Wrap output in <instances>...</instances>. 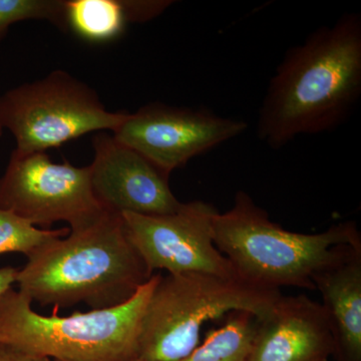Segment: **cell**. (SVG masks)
<instances>
[{"mask_svg": "<svg viewBox=\"0 0 361 361\" xmlns=\"http://www.w3.org/2000/svg\"><path fill=\"white\" fill-rule=\"evenodd\" d=\"M332 338L322 304L306 295H281L256 317L247 361H329Z\"/></svg>", "mask_w": 361, "mask_h": 361, "instance_id": "11", "label": "cell"}, {"mask_svg": "<svg viewBox=\"0 0 361 361\" xmlns=\"http://www.w3.org/2000/svg\"><path fill=\"white\" fill-rule=\"evenodd\" d=\"M247 128L244 121L205 108L154 102L128 114L113 135L170 176L195 157L243 134Z\"/></svg>", "mask_w": 361, "mask_h": 361, "instance_id": "9", "label": "cell"}, {"mask_svg": "<svg viewBox=\"0 0 361 361\" xmlns=\"http://www.w3.org/2000/svg\"><path fill=\"white\" fill-rule=\"evenodd\" d=\"M161 274H154L121 305L68 316L32 310L20 291L0 299V343L58 361H132L139 358L142 315Z\"/></svg>", "mask_w": 361, "mask_h": 361, "instance_id": "4", "label": "cell"}, {"mask_svg": "<svg viewBox=\"0 0 361 361\" xmlns=\"http://www.w3.org/2000/svg\"><path fill=\"white\" fill-rule=\"evenodd\" d=\"M47 20L63 30V0H0V42L11 25Z\"/></svg>", "mask_w": 361, "mask_h": 361, "instance_id": "16", "label": "cell"}, {"mask_svg": "<svg viewBox=\"0 0 361 361\" xmlns=\"http://www.w3.org/2000/svg\"><path fill=\"white\" fill-rule=\"evenodd\" d=\"M213 241L249 283L269 290H314L313 277L337 247L361 245V234L355 221L337 223L316 234L289 231L273 222L250 195L238 191L231 209L216 215Z\"/></svg>", "mask_w": 361, "mask_h": 361, "instance_id": "3", "label": "cell"}, {"mask_svg": "<svg viewBox=\"0 0 361 361\" xmlns=\"http://www.w3.org/2000/svg\"><path fill=\"white\" fill-rule=\"evenodd\" d=\"M0 361H54L49 358L30 355L18 349L0 343Z\"/></svg>", "mask_w": 361, "mask_h": 361, "instance_id": "17", "label": "cell"}, {"mask_svg": "<svg viewBox=\"0 0 361 361\" xmlns=\"http://www.w3.org/2000/svg\"><path fill=\"white\" fill-rule=\"evenodd\" d=\"M54 361H58V360H54ZM132 361H145V360H141V358H135V360H132Z\"/></svg>", "mask_w": 361, "mask_h": 361, "instance_id": "20", "label": "cell"}, {"mask_svg": "<svg viewBox=\"0 0 361 361\" xmlns=\"http://www.w3.org/2000/svg\"><path fill=\"white\" fill-rule=\"evenodd\" d=\"M154 274L132 245L120 214L54 240L18 270V291L32 302L61 307L85 304L90 310L127 302Z\"/></svg>", "mask_w": 361, "mask_h": 361, "instance_id": "2", "label": "cell"}, {"mask_svg": "<svg viewBox=\"0 0 361 361\" xmlns=\"http://www.w3.org/2000/svg\"><path fill=\"white\" fill-rule=\"evenodd\" d=\"M360 96L361 14L345 13L286 51L259 109V140L279 149L299 135L331 132Z\"/></svg>", "mask_w": 361, "mask_h": 361, "instance_id": "1", "label": "cell"}, {"mask_svg": "<svg viewBox=\"0 0 361 361\" xmlns=\"http://www.w3.org/2000/svg\"><path fill=\"white\" fill-rule=\"evenodd\" d=\"M70 233V227L39 229L16 214L0 209V255L21 253L30 258L49 242Z\"/></svg>", "mask_w": 361, "mask_h": 361, "instance_id": "15", "label": "cell"}, {"mask_svg": "<svg viewBox=\"0 0 361 361\" xmlns=\"http://www.w3.org/2000/svg\"><path fill=\"white\" fill-rule=\"evenodd\" d=\"M127 116L109 111L96 90L63 70L0 97V125L13 134V153L20 156L45 153L90 133H114Z\"/></svg>", "mask_w": 361, "mask_h": 361, "instance_id": "6", "label": "cell"}, {"mask_svg": "<svg viewBox=\"0 0 361 361\" xmlns=\"http://www.w3.org/2000/svg\"><path fill=\"white\" fill-rule=\"evenodd\" d=\"M4 129H2L1 125H0V137L4 135Z\"/></svg>", "mask_w": 361, "mask_h": 361, "instance_id": "19", "label": "cell"}, {"mask_svg": "<svg viewBox=\"0 0 361 361\" xmlns=\"http://www.w3.org/2000/svg\"><path fill=\"white\" fill-rule=\"evenodd\" d=\"M92 148L90 184L104 211L159 216L180 208L182 202L169 185L170 176L139 152L106 132L94 134Z\"/></svg>", "mask_w": 361, "mask_h": 361, "instance_id": "10", "label": "cell"}, {"mask_svg": "<svg viewBox=\"0 0 361 361\" xmlns=\"http://www.w3.org/2000/svg\"><path fill=\"white\" fill-rule=\"evenodd\" d=\"M171 0H63L65 32L90 44L122 37L128 26L148 23L165 13Z\"/></svg>", "mask_w": 361, "mask_h": 361, "instance_id": "13", "label": "cell"}, {"mask_svg": "<svg viewBox=\"0 0 361 361\" xmlns=\"http://www.w3.org/2000/svg\"><path fill=\"white\" fill-rule=\"evenodd\" d=\"M219 213L212 204L192 201L174 213L145 216L121 214L132 245L149 272L206 273L239 277L213 241V222Z\"/></svg>", "mask_w": 361, "mask_h": 361, "instance_id": "8", "label": "cell"}, {"mask_svg": "<svg viewBox=\"0 0 361 361\" xmlns=\"http://www.w3.org/2000/svg\"><path fill=\"white\" fill-rule=\"evenodd\" d=\"M255 330V315L233 311L224 324L208 332L202 343L177 361H247Z\"/></svg>", "mask_w": 361, "mask_h": 361, "instance_id": "14", "label": "cell"}, {"mask_svg": "<svg viewBox=\"0 0 361 361\" xmlns=\"http://www.w3.org/2000/svg\"><path fill=\"white\" fill-rule=\"evenodd\" d=\"M18 270L20 269L11 266L0 268V299L7 291L13 288L14 283H16Z\"/></svg>", "mask_w": 361, "mask_h": 361, "instance_id": "18", "label": "cell"}, {"mask_svg": "<svg viewBox=\"0 0 361 361\" xmlns=\"http://www.w3.org/2000/svg\"><path fill=\"white\" fill-rule=\"evenodd\" d=\"M281 295V291L261 288L240 277L206 273L161 275L142 315L139 358L182 360L200 343L206 322L233 311L262 317Z\"/></svg>", "mask_w": 361, "mask_h": 361, "instance_id": "5", "label": "cell"}, {"mask_svg": "<svg viewBox=\"0 0 361 361\" xmlns=\"http://www.w3.org/2000/svg\"><path fill=\"white\" fill-rule=\"evenodd\" d=\"M336 361H361V245H341L313 277Z\"/></svg>", "mask_w": 361, "mask_h": 361, "instance_id": "12", "label": "cell"}, {"mask_svg": "<svg viewBox=\"0 0 361 361\" xmlns=\"http://www.w3.org/2000/svg\"><path fill=\"white\" fill-rule=\"evenodd\" d=\"M0 209L37 227L66 222L71 230L92 224L106 212L92 192L89 166L54 163L47 153H11L0 177Z\"/></svg>", "mask_w": 361, "mask_h": 361, "instance_id": "7", "label": "cell"}]
</instances>
